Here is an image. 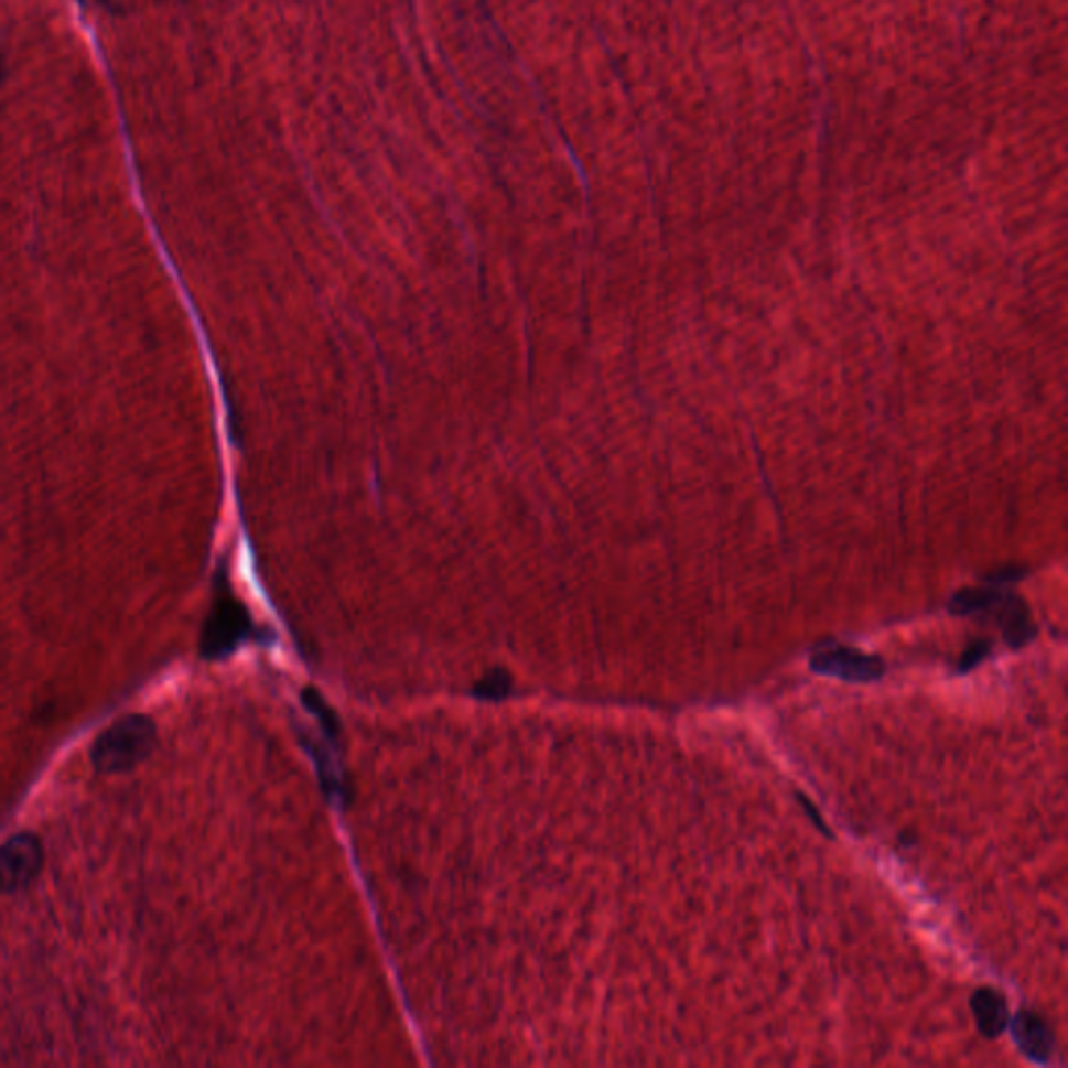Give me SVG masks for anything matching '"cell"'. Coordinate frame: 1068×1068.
<instances>
[{
	"label": "cell",
	"instance_id": "1",
	"mask_svg": "<svg viewBox=\"0 0 1068 1068\" xmlns=\"http://www.w3.org/2000/svg\"><path fill=\"white\" fill-rule=\"evenodd\" d=\"M155 722L140 714L114 722L93 743L90 758L98 773L119 775L137 768L155 749Z\"/></svg>",
	"mask_w": 1068,
	"mask_h": 1068
},
{
	"label": "cell",
	"instance_id": "2",
	"mask_svg": "<svg viewBox=\"0 0 1068 1068\" xmlns=\"http://www.w3.org/2000/svg\"><path fill=\"white\" fill-rule=\"evenodd\" d=\"M44 850L39 837L30 833L11 837L0 845V894L25 887L40 873Z\"/></svg>",
	"mask_w": 1068,
	"mask_h": 1068
},
{
	"label": "cell",
	"instance_id": "3",
	"mask_svg": "<svg viewBox=\"0 0 1068 1068\" xmlns=\"http://www.w3.org/2000/svg\"><path fill=\"white\" fill-rule=\"evenodd\" d=\"M812 668L820 675L854 682H869L883 675L881 660L837 645L829 649H818L812 656Z\"/></svg>",
	"mask_w": 1068,
	"mask_h": 1068
},
{
	"label": "cell",
	"instance_id": "4",
	"mask_svg": "<svg viewBox=\"0 0 1068 1068\" xmlns=\"http://www.w3.org/2000/svg\"><path fill=\"white\" fill-rule=\"evenodd\" d=\"M1012 1035L1016 1046L1027 1058L1035 1062H1048L1051 1037L1046 1023L1039 1016H1035L1033 1012H1021L1012 1023Z\"/></svg>",
	"mask_w": 1068,
	"mask_h": 1068
},
{
	"label": "cell",
	"instance_id": "5",
	"mask_svg": "<svg viewBox=\"0 0 1068 1068\" xmlns=\"http://www.w3.org/2000/svg\"><path fill=\"white\" fill-rule=\"evenodd\" d=\"M972 1012L985 1037H997L1008 1027L1006 1002L993 990H979L972 995Z\"/></svg>",
	"mask_w": 1068,
	"mask_h": 1068
},
{
	"label": "cell",
	"instance_id": "6",
	"mask_svg": "<svg viewBox=\"0 0 1068 1068\" xmlns=\"http://www.w3.org/2000/svg\"><path fill=\"white\" fill-rule=\"evenodd\" d=\"M985 654H988V647H985V645H977V647H972L971 651L967 654L964 661H962V668H971L972 664L979 660V658H983Z\"/></svg>",
	"mask_w": 1068,
	"mask_h": 1068
}]
</instances>
